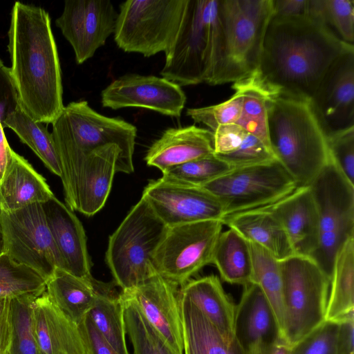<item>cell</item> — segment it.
Instances as JSON below:
<instances>
[{
  "label": "cell",
  "mask_w": 354,
  "mask_h": 354,
  "mask_svg": "<svg viewBox=\"0 0 354 354\" xmlns=\"http://www.w3.org/2000/svg\"><path fill=\"white\" fill-rule=\"evenodd\" d=\"M179 292L205 315L226 342L234 339L236 306L217 276L211 274L189 280L180 287Z\"/></svg>",
  "instance_id": "4316f807"
},
{
  "label": "cell",
  "mask_w": 354,
  "mask_h": 354,
  "mask_svg": "<svg viewBox=\"0 0 354 354\" xmlns=\"http://www.w3.org/2000/svg\"><path fill=\"white\" fill-rule=\"evenodd\" d=\"M354 311V236L337 252L332 268L326 320L337 322Z\"/></svg>",
  "instance_id": "4dcf8cb0"
},
{
  "label": "cell",
  "mask_w": 354,
  "mask_h": 354,
  "mask_svg": "<svg viewBox=\"0 0 354 354\" xmlns=\"http://www.w3.org/2000/svg\"><path fill=\"white\" fill-rule=\"evenodd\" d=\"M121 160V150L114 144L97 148L82 156L72 178L67 205L91 216L104 205L114 174Z\"/></svg>",
  "instance_id": "e0dca14e"
},
{
  "label": "cell",
  "mask_w": 354,
  "mask_h": 354,
  "mask_svg": "<svg viewBox=\"0 0 354 354\" xmlns=\"http://www.w3.org/2000/svg\"><path fill=\"white\" fill-rule=\"evenodd\" d=\"M338 322L325 320L290 346V354H337Z\"/></svg>",
  "instance_id": "7bdbcfd3"
},
{
  "label": "cell",
  "mask_w": 354,
  "mask_h": 354,
  "mask_svg": "<svg viewBox=\"0 0 354 354\" xmlns=\"http://www.w3.org/2000/svg\"><path fill=\"white\" fill-rule=\"evenodd\" d=\"M310 101L327 135L354 127V51L333 63Z\"/></svg>",
  "instance_id": "ac0fdd59"
},
{
  "label": "cell",
  "mask_w": 354,
  "mask_h": 354,
  "mask_svg": "<svg viewBox=\"0 0 354 354\" xmlns=\"http://www.w3.org/2000/svg\"><path fill=\"white\" fill-rule=\"evenodd\" d=\"M20 106L10 68L6 66L0 59V178L12 149L4 133V121Z\"/></svg>",
  "instance_id": "b9f144b4"
},
{
  "label": "cell",
  "mask_w": 354,
  "mask_h": 354,
  "mask_svg": "<svg viewBox=\"0 0 354 354\" xmlns=\"http://www.w3.org/2000/svg\"><path fill=\"white\" fill-rule=\"evenodd\" d=\"M308 187L319 221L317 246L310 257L330 277L337 252L354 236V184L339 170L330 156Z\"/></svg>",
  "instance_id": "9c48e42d"
},
{
  "label": "cell",
  "mask_w": 354,
  "mask_h": 354,
  "mask_svg": "<svg viewBox=\"0 0 354 354\" xmlns=\"http://www.w3.org/2000/svg\"><path fill=\"white\" fill-rule=\"evenodd\" d=\"M113 283H104L86 315L119 354H129L126 343L124 303Z\"/></svg>",
  "instance_id": "1f68e13d"
},
{
  "label": "cell",
  "mask_w": 354,
  "mask_h": 354,
  "mask_svg": "<svg viewBox=\"0 0 354 354\" xmlns=\"http://www.w3.org/2000/svg\"><path fill=\"white\" fill-rule=\"evenodd\" d=\"M232 168L214 153L171 167L162 176L185 183L203 186L220 177Z\"/></svg>",
  "instance_id": "ab89813d"
},
{
  "label": "cell",
  "mask_w": 354,
  "mask_h": 354,
  "mask_svg": "<svg viewBox=\"0 0 354 354\" xmlns=\"http://www.w3.org/2000/svg\"><path fill=\"white\" fill-rule=\"evenodd\" d=\"M267 207L283 225L295 253L310 257L317 246L319 221L310 187H297L288 196Z\"/></svg>",
  "instance_id": "7402d4cb"
},
{
  "label": "cell",
  "mask_w": 354,
  "mask_h": 354,
  "mask_svg": "<svg viewBox=\"0 0 354 354\" xmlns=\"http://www.w3.org/2000/svg\"><path fill=\"white\" fill-rule=\"evenodd\" d=\"M39 295H26L10 299L11 337L8 354H42L34 319V301Z\"/></svg>",
  "instance_id": "d590c367"
},
{
  "label": "cell",
  "mask_w": 354,
  "mask_h": 354,
  "mask_svg": "<svg viewBox=\"0 0 354 354\" xmlns=\"http://www.w3.org/2000/svg\"><path fill=\"white\" fill-rule=\"evenodd\" d=\"M337 354H354V311L337 321Z\"/></svg>",
  "instance_id": "bcb514c9"
},
{
  "label": "cell",
  "mask_w": 354,
  "mask_h": 354,
  "mask_svg": "<svg viewBox=\"0 0 354 354\" xmlns=\"http://www.w3.org/2000/svg\"><path fill=\"white\" fill-rule=\"evenodd\" d=\"M188 0H128L120 6L114 40L127 53H165L180 28Z\"/></svg>",
  "instance_id": "30bf717a"
},
{
  "label": "cell",
  "mask_w": 354,
  "mask_h": 354,
  "mask_svg": "<svg viewBox=\"0 0 354 354\" xmlns=\"http://www.w3.org/2000/svg\"><path fill=\"white\" fill-rule=\"evenodd\" d=\"M46 285V280L35 270L0 252V298L41 295Z\"/></svg>",
  "instance_id": "74e56055"
},
{
  "label": "cell",
  "mask_w": 354,
  "mask_h": 354,
  "mask_svg": "<svg viewBox=\"0 0 354 354\" xmlns=\"http://www.w3.org/2000/svg\"><path fill=\"white\" fill-rule=\"evenodd\" d=\"M328 145L333 161L354 184V127L328 135Z\"/></svg>",
  "instance_id": "ee69618b"
},
{
  "label": "cell",
  "mask_w": 354,
  "mask_h": 354,
  "mask_svg": "<svg viewBox=\"0 0 354 354\" xmlns=\"http://www.w3.org/2000/svg\"><path fill=\"white\" fill-rule=\"evenodd\" d=\"M214 153L213 133L189 125L169 128L149 148L145 160L162 172L171 167Z\"/></svg>",
  "instance_id": "603a6c76"
},
{
  "label": "cell",
  "mask_w": 354,
  "mask_h": 354,
  "mask_svg": "<svg viewBox=\"0 0 354 354\" xmlns=\"http://www.w3.org/2000/svg\"><path fill=\"white\" fill-rule=\"evenodd\" d=\"M273 0H218L219 55L209 85L235 83L257 71Z\"/></svg>",
  "instance_id": "277c9868"
},
{
  "label": "cell",
  "mask_w": 354,
  "mask_h": 354,
  "mask_svg": "<svg viewBox=\"0 0 354 354\" xmlns=\"http://www.w3.org/2000/svg\"><path fill=\"white\" fill-rule=\"evenodd\" d=\"M352 51L353 45L309 16L272 17L253 76L269 96L310 100L333 63Z\"/></svg>",
  "instance_id": "6da1fadb"
},
{
  "label": "cell",
  "mask_w": 354,
  "mask_h": 354,
  "mask_svg": "<svg viewBox=\"0 0 354 354\" xmlns=\"http://www.w3.org/2000/svg\"><path fill=\"white\" fill-rule=\"evenodd\" d=\"M118 12L109 0H66L56 25L81 64L92 57L114 32Z\"/></svg>",
  "instance_id": "9a60e30c"
},
{
  "label": "cell",
  "mask_w": 354,
  "mask_h": 354,
  "mask_svg": "<svg viewBox=\"0 0 354 354\" xmlns=\"http://www.w3.org/2000/svg\"><path fill=\"white\" fill-rule=\"evenodd\" d=\"M184 354H248L237 340L226 342L205 315L178 292Z\"/></svg>",
  "instance_id": "f1b7e54d"
},
{
  "label": "cell",
  "mask_w": 354,
  "mask_h": 354,
  "mask_svg": "<svg viewBox=\"0 0 354 354\" xmlns=\"http://www.w3.org/2000/svg\"><path fill=\"white\" fill-rule=\"evenodd\" d=\"M202 187L218 199L224 217L269 207L297 188L294 178L277 159L233 168Z\"/></svg>",
  "instance_id": "8fae6325"
},
{
  "label": "cell",
  "mask_w": 354,
  "mask_h": 354,
  "mask_svg": "<svg viewBox=\"0 0 354 354\" xmlns=\"http://www.w3.org/2000/svg\"><path fill=\"white\" fill-rule=\"evenodd\" d=\"M156 216L167 227L225 216L218 199L202 186L162 176L150 180L142 197Z\"/></svg>",
  "instance_id": "5bb4252c"
},
{
  "label": "cell",
  "mask_w": 354,
  "mask_h": 354,
  "mask_svg": "<svg viewBox=\"0 0 354 354\" xmlns=\"http://www.w3.org/2000/svg\"><path fill=\"white\" fill-rule=\"evenodd\" d=\"M86 354H119L86 315L77 325Z\"/></svg>",
  "instance_id": "f6af8a7d"
},
{
  "label": "cell",
  "mask_w": 354,
  "mask_h": 354,
  "mask_svg": "<svg viewBox=\"0 0 354 354\" xmlns=\"http://www.w3.org/2000/svg\"><path fill=\"white\" fill-rule=\"evenodd\" d=\"M1 252L26 265L46 281L65 266L48 227L43 204L34 203L12 212L0 211Z\"/></svg>",
  "instance_id": "7c38bea8"
},
{
  "label": "cell",
  "mask_w": 354,
  "mask_h": 354,
  "mask_svg": "<svg viewBox=\"0 0 354 354\" xmlns=\"http://www.w3.org/2000/svg\"><path fill=\"white\" fill-rule=\"evenodd\" d=\"M167 227L141 198L109 236L105 261L122 290L156 274L152 261Z\"/></svg>",
  "instance_id": "52a82bcc"
},
{
  "label": "cell",
  "mask_w": 354,
  "mask_h": 354,
  "mask_svg": "<svg viewBox=\"0 0 354 354\" xmlns=\"http://www.w3.org/2000/svg\"><path fill=\"white\" fill-rule=\"evenodd\" d=\"M223 226L222 220L212 219L167 227L153 257L156 273L182 287L212 263Z\"/></svg>",
  "instance_id": "4fadbf2b"
},
{
  "label": "cell",
  "mask_w": 354,
  "mask_h": 354,
  "mask_svg": "<svg viewBox=\"0 0 354 354\" xmlns=\"http://www.w3.org/2000/svg\"><path fill=\"white\" fill-rule=\"evenodd\" d=\"M248 242L252 259L251 283H257L267 297L275 313L283 335V288L279 261L259 245Z\"/></svg>",
  "instance_id": "e575fe53"
},
{
  "label": "cell",
  "mask_w": 354,
  "mask_h": 354,
  "mask_svg": "<svg viewBox=\"0 0 354 354\" xmlns=\"http://www.w3.org/2000/svg\"><path fill=\"white\" fill-rule=\"evenodd\" d=\"M34 319L42 354H86L78 326L51 302L46 290L35 299Z\"/></svg>",
  "instance_id": "d4e9b609"
},
{
  "label": "cell",
  "mask_w": 354,
  "mask_h": 354,
  "mask_svg": "<svg viewBox=\"0 0 354 354\" xmlns=\"http://www.w3.org/2000/svg\"><path fill=\"white\" fill-rule=\"evenodd\" d=\"M212 263L225 282L245 286L252 281V259L249 243L231 228L220 234Z\"/></svg>",
  "instance_id": "f546056e"
},
{
  "label": "cell",
  "mask_w": 354,
  "mask_h": 354,
  "mask_svg": "<svg viewBox=\"0 0 354 354\" xmlns=\"http://www.w3.org/2000/svg\"><path fill=\"white\" fill-rule=\"evenodd\" d=\"M290 346L284 339L255 349L249 354H290Z\"/></svg>",
  "instance_id": "681fc988"
},
{
  "label": "cell",
  "mask_w": 354,
  "mask_h": 354,
  "mask_svg": "<svg viewBox=\"0 0 354 354\" xmlns=\"http://www.w3.org/2000/svg\"><path fill=\"white\" fill-rule=\"evenodd\" d=\"M120 295L124 303L126 334L133 346V354H174L132 298L123 291L120 292Z\"/></svg>",
  "instance_id": "8d00e7d4"
},
{
  "label": "cell",
  "mask_w": 354,
  "mask_h": 354,
  "mask_svg": "<svg viewBox=\"0 0 354 354\" xmlns=\"http://www.w3.org/2000/svg\"><path fill=\"white\" fill-rule=\"evenodd\" d=\"M269 142L297 187H308L330 158L328 135L310 100L271 95L267 100Z\"/></svg>",
  "instance_id": "3957f363"
},
{
  "label": "cell",
  "mask_w": 354,
  "mask_h": 354,
  "mask_svg": "<svg viewBox=\"0 0 354 354\" xmlns=\"http://www.w3.org/2000/svg\"><path fill=\"white\" fill-rule=\"evenodd\" d=\"M285 341L292 346L326 320L330 277L310 257L279 261Z\"/></svg>",
  "instance_id": "ba28073f"
},
{
  "label": "cell",
  "mask_w": 354,
  "mask_h": 354,
  "mask_svg": "<svg viewBox=\"0 0 354 354\" xmlns=\"http://www.w3.org/2000/svg\"><path fill=\"white\" fill-rule=\"evenodd\" d=\"M232 87L241 91L243 99L241 113L236 124L259 138L272 151L268 131V94L253 75L233 83Z\"/></svg>",
  "instance_id": "836d02e7"
},
{
  "label": "cell",
  "mask_w": 354,
  "mask_h": 354,
  "mask_svg": "<svg viewBox=\"0 0 354 354\" xmlns=\"http://www.w3.org/2000/svg\"><path fill=\"white\" fill-rule=\"evenodd\" d=\"M43 207L65 270L79 277H92L86 237L80 221L55 196Z\"/></svg>",
  "instance_id": "44dd1931"
},
{
  "label": "cell",
  "mask_w": 354,
  "mask_h": 354,
  "mask_svg": "<svg viewBox=\"0 0 354 354\" xmlns=\"http://www.w3.org/2000/svg\"><path fill=\"white\" fill-rule=\"evenodd\" d=\"M4 127L12 129L20 140L32 149L46 167L61 178L60 162L52 134L43 123L33 120L20 106L6 119Z\"/></svg>",
  "instance_id": "d6a6232c"
},
{
  "label": "cell",
  "mask_w": 354,
  "mask_h": 354,
  "mask_svg": "<svg viewBox=\"0 0 354 354\" xmlns=\"http://www.w3.org/2000/svg\"><path fill=\"white\" fill-rule=\"evenodd\" d=\"M10 75L23 110L52 124L64 107L61 68L48 13L16 1L8 30Z\"/></svg>",
  "instance_id": "7a4b0ae2"
},
{
  "label": "cell",
  "mask_w": 354,
  "mask_h": 354,
  "mask_svg": "<svg viewBox=\"0 0 354 354\" xmlns=\"http://www.w3.org/2000/svg\"><path fill=\"white\" fill-rule=\"evenodd\" d=\"M218 0H188L171 46L165 53L162 77L181 86L208 83L221 44Z\"/></svg>",
  "instance_id": "5b68a950"
},
{
  "label": "cell",
  "mask_w": 354,
  "mask_h": 354,
  "mask_svg": "<svg viewBox=\"0 0 354 354\" xmlns=\"http://www.w3.org/2000/svg\"><path fill=\"white\" fill-rule=\"evenodd\" d=\"M104 283L93 277H79L56 268L46 281V292L51 302L78 325L86 315Z\"/></svg>",
  "instance_id": "83f0119b"
},
{
  "label": "cell",
  "mask_w": 354,
  "mask_h": 354,
  "mask_svg": "<svg viewBox=\"0 0 354 354\" xmlns=\"http://www.w3.org/2000/svg\"><path fill=\"white\" fill-rule=\"evenodd\" d=\"M102 104L114 110L141 107L179 118L186 95L177 84L154 75L128 74L113 80L101 94Z\"/></svg>",
  "instance_id": "2e32d148"
},
{
  "label": "cell",
  "mask_w": 354,
  "mask_h": 354,
  "mask_svg": "<svg viewBox=\"0 0 354 354\" xmlns=\"http://www.w3.org/2000/svg\"><path fill=\"white\" fill-rule=\"evenodd\" d=\"M223 223L248 241L263 248L278 261L296 254L283 225L268 207L227 216Z\"/></svg>",
  "instance_id": "484cf974"
},
{
  "label": "cell",
  "mask_w": 354,
  "mask_h": 354,
  "mask_svg": "<svg viewBox=\"0 0 354 354\" xmlns=\"http://www.w3.org/2000/svg\"><path fill=\"white\" fill-rule=\"evenodd\" d=\"M234 337L248 354L284 339L272 307L255 283L244 286L236 306Z\"/></svg>",
  "instance_id": "ffe728a7"
},
{
  "label": "cell",
  "mask_w": 354,
  "mask_h": 354,
  "mask_svg": "<svg viewBox=\"0 0 354 354\" xmlns=\"http://www.w3.org/2000/svg\"><path fill=\"white\" fill-rule=\"evenodd\" d=\"M178 288L156 274L138 286L122 291L132 298L174 354H183Z\"/></svg>",
  "instance_id": "d6986e66"
},
{
  "label": "cell",
  "mask_w": 354,
  "mask_h": 354,
  "mask_svg": "<svg viewBox=\"0 0 354 354\" xmlns=\"http://www.w3.org/2000/svg\"><path fill=\"white\" fill-rule=\"evenodd\" d=\"M308 16L353 45L354 0H309Z\"/></svg>",
  "instance_id": "f35d334b"
},
{
  "label": "cell",
  "mask_w": 354,
  "mask_h": 354,
  "mask_svg": "<svg viewBox=\"0 0 354 354\" xmlns=\"http://www.w3.org/2000/svg\"><path fill=\"white\" fill-rule=\"evenodd\" d=\"M309 0H273L272 17L296 18L308 16Z\"/></svg>",
  "instance_id": "7dc6e473"
},
{
  "label": "cell",
  "mask_w": 354,
  "mask_h": 354,
  "mask_svg": "<svg viewBox=\"0 0 354 354\" xmlns=\"http://www.w3.org/2000/svg\"><path fill=\"white\" fill-rule=\"evenodd\" d=\"M10 337V299L0 298V354H8Z\"/></svg>",
  "instance_id": "c3c4849f"
},
{
  "label": "cell",
  "mask_w": 354,
  "mask_h": 354,
  "mask_svg": "<svg viewBox=\"0 0 354 354\" xmlns=\"http://www.w3.org/2000/svg\"><path fill=\"white\" fill-rule=\"evenodd\" d=\"M232 88L234 93L227 100L215 105L187 109V115L194 122L203 124L212 132L221 126L236 124L241 113L243 99L241 91Z\"/></svg>",
  "instance_id": "60d3db41"
},
{
  "label": "cell",
  "mask_w": 354,
  "mask_h": 354,
  "mask_svg": "<svg viewBox=\"0 0 354 354\" xmlns=\"http://www.w3.org/2000/svg\"><path fill=\"white\" fill-rule=\"evenodd\" d=\"M55 196L45 178L12 149L0 178V211L12 212Z\"/></svg>",
  "instance_id": "cb8c5ba5"
},
{
  "label": "cell",
  "mask_w": 354,
  "mask_h": 354,
  "mask_svg": "<svg viewBox=\"0 0 354 354\" xmlns=\"http://www.w3.org/2000/svg\"><path fill=\"white\" fill-rule=\"evenodd\" d=\"M52 124L51 134L60 167L75 162L97 148L114 144L121 150L117 172L133 171L137 129L132 124L101 115L82 100L64 106Z\"/></svg>",
  "instance_id": "8992f818"
}]
</instances>
